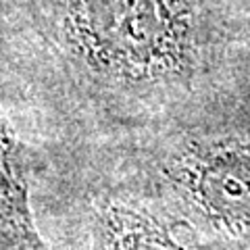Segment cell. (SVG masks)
I'll use <instances>...</instances> for the list:
<instances>
[{
	"mask_svg": "<svg viewBox=\"0 0 250 250\" xmlns=\"http://www.w3.org/2000/svg\"><path fill=\"white\" fill-rule=\"evenodd\" d=\"M65 36L90 69L113 80H169L192 65L188 0H69Z\"/></svg>",
	"mask_w": 250,
	"mask_h": 250,
	"instance_id": "1",
	"label": "cell"
},
{
	"mask_svg": "<svg viewBox=\"0 0 250 250\" xmlns=\"http://www.w3.org/2000/svg\"><path fill=\"white\" fill-rule=\"evenodd\" d=\"M177 177L213 221L250 233V144H194L179 159Z\"/></svg>",
	"mask_w": 250,
	"mask_h": 250,
	"instance_id": "2",
	"label": "cell"
},
{
	"mask_svg": "<svg viewBox=\"0 0 250 250\" xmlns=\"http://www.w3.org/2000/svg\"><path fill=\"white\" fill-rule=\"evenodd\" d=\"M0 229L29 248H40L29 208V167L25 146L0 108Z\"/></svg>",
	"mask_w": 250,
	"mask_h": 250,
	"instance_id": "3",
	"label": "cell"
}]
</instances>
